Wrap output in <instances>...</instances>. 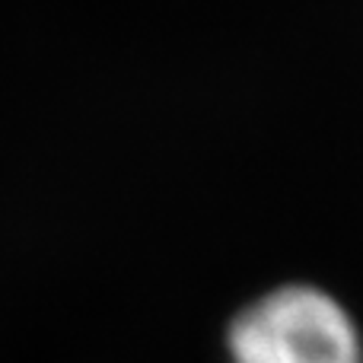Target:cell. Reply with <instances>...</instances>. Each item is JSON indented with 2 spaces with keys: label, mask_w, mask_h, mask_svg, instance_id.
<instances>
[{
  "label": "cell",
  "mask_w": 363,
  "mask_h": 363,
  "mask_svg": "<svg viewBox=\"0 0 363 363\" xmlns=\"http://www.w3.org/2000/svg\"><path fill=\"white\" fill-rule=\"evenodd\" d=\"M226 363H363V338L338 296L284 284L230 319Z\"/></svg>",
  "instance_id": "cell-1"
}]
</instances>
